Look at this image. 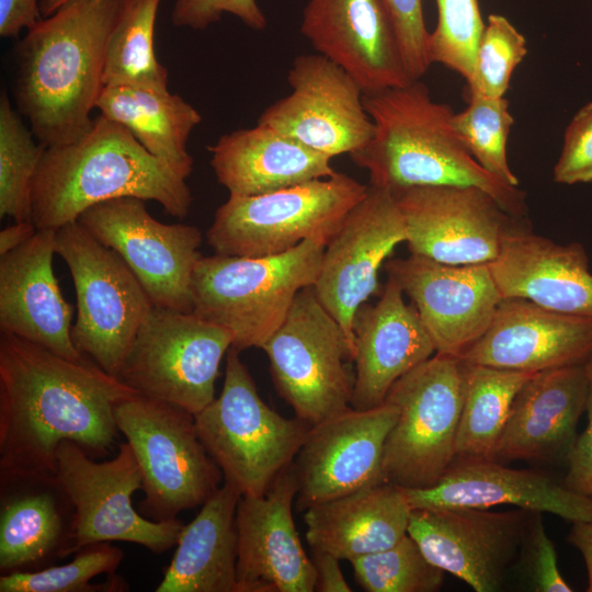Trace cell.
I'll return each mask as SVG.
<instances>
[{
	"label": "cell",
	"instance_id": "obj_37",
	"mask_svg": "<svg viewBox=\"0 0 592 592\" xmlns=\"http://www.w3.org/2000/svg\"><path fill=\"white\" fill-rule=\"evenodd\" d=\"M467 106L454 113L453 128L474 159L489 173L508 184L519 186L509 166L506 144L514 118L509 101L466 92Z\"/></svg>",
	"mask_w": 592,
	"mask_h": 592
},
{
	"label": "cell",
	"instance_id": "obj_32",
	"mask_svg": "<svg viewBox=\"0 0 592 592\" xmlns=\"http://www.w3.org/2000/svg\"><path fill=\"white\" fill-rule=\"evenodd\" d=\"M96 109L130 130L151 155L189 178L193 158L186 146L202 116L183 98L169 90L104 86Z\"/></svg>",
	"mask_w": 592,
	"mask_h": 592
},
{
	"label": "cell",
	"instance_id": "obj_43",
	"mask_svg": "<svg viewBox=\"0 0 592 592\" xmlns=\"http://www.w3.org/2000/svg\"><path fill=\"white\" fill-rule=\"evenodd\" d=\"M553 177L560 184L592 183V102L580 107L568 124Z\"/></svg>",
	"mask_w": 592,
	"mask_h": 592
},
{
	"label": "cell",
	"instance_id": "obj_31",
	"mask_svg": "<svg viewBox=\"0 0 592 592\" xmlns=\"http://www.w3.org/2000/svg\"><path fill=\"white\" fill-rule=\"evenodd\" d=\"M240 497L224 481L183 526L157 592H239L236 512Z\"/></svg>",
	"mask_w": 592,
	"mask_h": 592
},
{
	"label": "cell",
	"instance_id": "obj_50",
	"mask_svg": "<svg viewBox=\"0 0 592 592\" xmlns=\"http://www.w3.org/2000/svg\"><path fill=\"white\" fill-rule=\"evenodd\" d=\"M37 231L31 220L14 221L0 231V255L19 248L31 239Z\"/></svg>",
	"mask_w": 592,
	"mask_h": 592
},
{
	"label": "cell",
	"instance_id": "obj_30",
	"mask_svg": "<svg viewBox=\"0 0 592 592\" xmlns=\"http://www.w3.org/2000/svg\"><path fill=\"white\" fill-rule=\"evenodd\" d=\"M411 510L403 488L382 482L307 508L306 540L312 551L351 561L399 542Z\"/></svg>",
	"mask_w": 592,
	"mask_h": 592
},
{
	"label": "cell",
	"instance_id": "obj_38",
	"mask_svg": "<svg viewBox=\"0 0 592 592\" xmlns=\"http://www.w3.org/2000/svg\"><path fill=\"white\" fill-rule=\"evenodd\" d=\"M123 551L107 542L91 544L76 553L65 565L37 571H19L0 577V592H93L121 591V580L91 584L99 574H112L123 559Z\"/></svg>",
	"mask_w": 592,
	"mask_h": 592
},
{
	"label": "cell",
	"instance_id": "obj_1",
	"mask_svg": "<svg viewBox=\"0 0 592 592\" xmlns=\"http://www.w3.org/2000/svg\"><path fill=\"white\" fill-rule=\"evenodd\" d=\"M137 394L93 361L1 332V485L55 478L64 441L105 453L118 432L115 407Z\"/></svg>",
	"mask_w": 592,
	"mask_h": 592
},
{
	"label": "cell",
	"instance_id": "obj_44",
	"mask_svg": "<svg viewBox=\"0 0 592 592\" xmlns=\"http://www.w3.org/2000/svg\"><path fill=\"white\" fill-rule=\"evenodd\" d=\"M399 39L410 77L419 80L430 66L429 31L425 27L422 0H385Z\"/></svg>",
	"mask_w": 592,
	"mask_h": 592
},
{
	"label": "cell",
	"instance_id": "obj_45",
	"mask_svg": "<svg viewBox=\"0 0 592 592\" xmlns=\"http://www.w3.org/2000/svg\"><path fill=\"white\" fill-rule=\"evenodd\" d=\"M224 13L238 18L248 27L262 31L267 21L255 0H175L171 22L174 26L205 30Z\"/></svg>",
	"mask_w": 592,
	"mask_h": 592
},
{
	"label": "cell",
	"instance_id": "obj_35",
	"mask_svg": "<svg viewBox=\"0 0 592 592\" xmlns=\"http://www.w3.org/2000/svg\"><path fill=\"white\" fill-rule=\"evenodd\" d=\"M161 0H122L109 37L104 86L168 91V70L155 53V24Z\"/></svg>",
	"mask_w": 592,
	"mask_h": 592
},
{
	"label": "cell",
	"instance_id": "obj_34",
	"mask_svg": "<svg viewBox=\"0 0 592 592\" xmlns=\"http://www.w3.org/2000/svg\"><path fill=\"white\" fill-rule=\"evenodd\" d=\"M533 374L465 362L455 458L493 459L512 401Z\"/></svg>",
	"mask_w": 592,
	"mask_h": 592
},
{
	"label": "cell",
	"instance_id": "obj_48",
	"mask_svg": "<svg viewBox=\"0 0 592 592\" xmlns=\"http://www.w3.org/2000/svg\"><path fill=\"white\" fill-rule=\"evenodd\" d=\"M312 562L316 570V587L318 592H350L352 591L340 569V559L335 556L312 551Z\"/></svg>",
	"mask_w": 592,
	"mask_h": 592
},
{
	"label": "cell",
	"instance_id": "obj_42",
	"mask_svg": "<svg viewBox=\"0 0 592 592\" xmlns=\"http://www.w3.org/2000/svg\"><path fill=\"white\" fill-rule=\"evenodd\" d=\"M542 512L532 511L515 568L535 592H571L560 573L554 543L548 537Z\"/></svg>",
	"mask_w": 592,
	"mask_h": 592
},
{
	"label": "cell",
	"instance_id": "obj_27",
	"mask_svg": "<svg viewBox=\"0 0 592 592\" xmlns=\"http://www.w3.org/2000/svg\"><path fill=\"white\" fill-rule=\"evenodd\" d=\"M585 399L583 365L533 374L512 401L493 460L567 464Z\"/></svg>",
	"mask_w": 592,
	"mask_h": 592
},
{
	"label": "cell",
	"instance_id": "obj_9",
	"mask_svg": "<svg viewBox=\"0 0 592 592\" xmlns=\"http://www.w3.org/2000/svg\"><path fill=\"white\" fill-rule=\"evenodd\" d=\"M115 421L141 471L145 517L177 519L220 488L224 475L201 442L190 412L137 394L115 407Z\"/></svg>",
	"mask_w": 592,
	"mask_h": 592
},
{
	"label": "cell",
	"instance_id": "obj_19",
	"mask_svg": "<svg viewBox=\"0 0 592 592\" xmlns=\"http://www.w3.org/2000/svg\"><path fill=\"white\" fill-rule=\"evenodd\" d=\"M384 267L411 299L439 354L462 357L503 298L487 263L452 265L410 253Z\"/></svg>",
	"mask_w": 592,
	"mask_h": 592
},
{
	"label": "cell",
	"instance_id": "obj_49",
	"mask_svg": "<svg viewBox=\"0 0 592 592\" xmlns=\"http://www.w3.org/2000/svg\"><path fill=\"white\" fill-rule=\"evenodd\" d=\"M567 540L583 557L588 574V592H592V520L572 523Z\"/></svg>",
	"mask_w": 592,
	"mask_h": 592
},
{
	"label": "cell",
	"instance_id": "obj_39",
	"mask_svg": "<svg viewBox=\"0 0 592 592\" xmlns=\"http://www.w3.org/2000/svg\"><path fill=\"white\" fill-rule=\"evenodd\" d=\"M350 562L355 580L367 592H435L445 573L424 556L409 534L389 548Z\"/></svg>",
	"mask_w": 592,
	"mask_h": 592
},
{
	"label": "cell",
	"instance_id": "obj_18",
	"mask_svg": "<svg viewBox=\"0 0 592 592\" xmlns=\"http://www.w3.org/2000/svg\"><path fill=\"white\" fill-rule=\"evenodd\" d=\"M406 228L391 191L368 185L327 242L314 285L317 297L342 327L354 354L353 320L378 289V272Z\"/></svg>",
	"mask_w": 592,
	"mask_h": 592
},
{
	"label": "cell",
	"instance_id": "obj_21",
	"mask_svg": "<svg viewBox=\"0 0 592 592\" xmlns=\"http://www.w3.org/2000/svg\"><path fill=\"white\" fill-rule=\"evenodd\" d=\"M298 485L293 464L260 496L237 505L239 592H312L316 570L293 520Z\"/></svg>",
	"mask_w": 592,
	"mask_h": 592
},
{
	"label": "cell",
	"instance_id": "obj_7",
	"mask_svg": "<svg viewBox=\"0 0 592 592\" xmlns=\"http://www.w3.org/2000/svg\"><path fill=\"white\" fill-rule=\"evenodd\" d=\"M367 190L335 172L265 194L229 195L215 212L207 243L216 254L229 257L274 255L306 240L327 244Z\"/></svg>",
	"mask_w": 592,
	"mask_h": 592
},
{
	"label": "cell",
	"instance_id": "obj_22",
	"mask_svg": "<svg viewBox=\"0 0 592 592\" xmlns=\"http://www.w3.org/2000/svg\"><path fill=\"white\" fill-rule=\"evenodd\" d=\"M300 33L364 93L413 81L385 0H308Z\"/></svg>",
	"mask_w": 592,
	"mask_h": 592
},
{
	"label": "cell",
	"instance_id": "obj_36",
	"mask_svg": "<svg viewBox=\"0 0 592 592\" xmlns=\"http://www.w3.org/2000/svg\"><path fill=\"white\" fill-rule=\"evenodd\" d=\"M13 110L7 92L0 98V216L31 220L32 184L46 146ZM32 221V220H31Z\"/></svg>",
	"mask_w": 592,
	"mask_h": 592
},
{
	"label": "cell",
	"instance_id": "obj_16",
	"mask_svg": "<svg viewBox=\"0 0 592 592\" xmlns=\"http://www.w3.org/2000/svg\"><path fill=\"white\" fill-rule=\"evenodd\" d=\"M410 253L452 264L490 263L509 230V214L476 186H412L392 192Z\"/></svg>",
	"mask_w": 592,
	"mask_h": 592
},
{
	"label": "cell",
	"instance_id": "obj_20",
	"mask_svg": "<svg viewBox=\"0 0 592 592\" xmlns=\"http://www.w3.org/2000/svg\"><path fill=\"white\" fill-rule=\"evenodd\" d=\"M397 418L398 408L384 401L365 410L349 407L310 426L293 463L297 509L384 482V445Z\"/></svg>",
	"mask_w": 592,
	"mask_h": 592
},
{
	"label": "cell",
	"instance_id": "obj_3",
	"mask_svg": "<svg viewBox=\"0 0 592 592\" xmlns=\"http://www.w3.org/2000/svg\"><path fill=\"white\" fill-rule=\"evenodd\" d=\"M363 104L374 135L350 156L368 171L369 185L391 192L412 186H476L509 214L525 217V192L474 159L453 128L452 107L434 101L420 79L364 93Z\"/></svg>",
	"mask_w": 592,
	"mask_h": 592
},
{
	"label": "cell",
	"instance_id": "obj_10",
	"mask_svg": "<svg viewBox=\"0 0 592 592\" xmlns=\"http://www.w3.org/2000/svg\"><path fill=\"white\" fill-rule=\"evenodd\" d=\"M55 252L67 264L77 295L76 348L117 376L153 306L150 297L122 257L78 220L55 230Z\"/></svg>",
	"mask_w": 592,
	"mask_h": 592
},
{
	"label": "cell",
	"instance_id": "obj_25",
	"mask_svg": "<svg viewBox=\"0 0 592 592\" xmlns=\"http://www.w3.org/2000/svg\"><path fill=\"white\" fill-rule=\"evenodd\" d=\"M55 230L37 229L0 259V330L72 361L84 358L71 337L73 307L53 270Z\"/></svg>",
	"mask_w": 592,
	"mask_h": 592
},
{
	"label": "cell",
	"instance_id": "obj_24",
	"mask_svg": "<svg viewBox=\"0 0 592 592\" xmlns=\"http://www.w3.org/2000/svg\"><path fill=\"white\" fill-rule=\"evenodd\" d=\"M405 492L411 509H490L510 504L572 523L592 520L591 498L546 471L515 469L493 459L455 458L434 486Z\"/></svg>",
	"mask_w": 592,
	"mask_h": 592
},
{
	"label": "cell",
	"instance_id": "obj_14",
	"mask_svg": "<svg viewBox=\"0 0 592 592\" xmlns=\"http://www.w3.org/2000/svg\"><path fill=\"white\" fill-rule=\"evenodd\" d=\"M78 221L122 257L155 306L193 311V274L203 257L197 227L161 223L132 196L95 204Z\"/></svg>",
	"mask_w": 592,
	"mask_h": 592
},
{
	"label": "cell",
	"instance_id": "obj_29",
	"mask_svg": "<svg viewBox=\"0 0 592 592\" xmlns=\"http://www.w3.org/2000/svg\"><path fill=\"white\" fill-rule=\"evenodd\" d=\"M207 149L217 181L232 196L265 194L337 172L331 156L261 124L224 134Z\"/></svg>",
	"mask_w": 592,
	"mask_h": 592
},
{
	"label": "cell",
	"instance_id": "obj_2",
	"mask_svg": "<svg viewBox=\"0 0 592 592\" xmlns=\"http://www.w3.org/2000/svg\"><path fill=\"white\" fill-rule=\"evenodd\" d=\"M121 1L71 0L18 43L15 103L46 147L77 141L92 128Z\"/></svg>",
	"mask_w": 592,
	"mask_h": 592
},
{
	"label": "cell",
	"instance_id": "obj_12",
	"mask_svg": "<svg viewBox=\"0 0 592 592\" xmlns=\"http://www.w3.org/2000/svg\"><path fill=\"white\" fill-rule=\"evenodd\" d=\"M280 396L310 426L351 407L352 346L314 286L303 288L262 346Z\"/></svg>",
	"mask_w": 592,
	"mask_h": 592
},
{
	"label": "cell",
	"instance_id": "obj_41",
	"mask_svg": "<svg viewBox=\"0 0 592 592\" xmlns=\"http://www.w3.org/2000/svg\"><path fill=\"white\" fill-rule=\"evenodd\" d=\"M527 54L525 37L503 15L490 14L478 43L466 92L502 98Z\"/></svg>",
	"mask_w": 592,
	"mask_h": 592
},
{
	"label": "cell",
	"instance_id": "obj_15",
	"mask_svg": "<svg viewBox=\"0 0 592 592\" xmlns=\"http://www.w3.org/2000/svg\"><path fill=\"white\" fill-rule=\"evenodd\" d=\"M291 93L266 107L257 124L331 156L361 150L374 135L363 89L320 54L297 56L287 73Z\"/></svg>",
	"mask_w": 592,
	"mask_h": 592
},
{
	"label": "cell",
	"instance_id": "obj_6",
	"mask_svg": "<svg viewBox=\"0 0 592 592\" xmlns=\"http://www.w3.org/2000/svg\"><path fill=\"white\" fill-rule=\"evenodd\" d=\"M239 353L229 349L223 389L194 420L224 481L241 496H260L294 463L310 425L284 418L261 399Z\"/></svg>",
	"mask_w": 592,
	"mask_h": 592
},
{
	"label": "cell",
	"instance_id": "obj_8",
	"mask_svg": "<svg viewBox=\"0 0 592 592\" xmlns=\"http://www.w3.org/2000/svg\"><path fill=\"white\" fill-rule=\"evenodd\" d=\"M465 362L435 353L400 377L384 401L398 408L383 452L384 482L403 489L434 486L456 455Z\"/></svg>",
	"mask_w": 592,
	"mask_h": 592
},
{
	"label": "cell",
	"instance_id": "obj_51",
	"mask_svg": "<svg viewBox=\"0 0 592 592\" xmlns=\"http://www.w3.org/2000/svg\"><path fill=\"white\" fill-rule=\"evenodd\" d=\"M69 1L71 0H41V13L43 16H49Z\"/></svg>",
	"mask_w": 592,
	"mask_h": 592
},
{
	"label": "cell",
	"instance_id": "obj_28",
	"mask_svg": "<svg viewBox=\"0 0 592 592\" xmlns=\"http://www.w3.org/2000/svg\"><path fill=\"white\" fill-rule=\"evenodd\" d=\"M521 218L489 264L502 297H517L566 315L592 318V273L580 242L557 243Z\"/></svg>",
	"mask_w": 592,
	"mask_h": 592
},
{
	"label": "cell",
	"instance_id": "obj_47",
	"mask_svg": "<svg viewBox=\"0 0 592 592\" xmlns=\"http://www.w3.org/2000/svg\"><path fill=\"white\" fill-rule=\"evenodd\" d=\"M39 0H0V35L15 37L41 20Z\"/></svg>",
	"mask_w": 592,
	"mask_h": 592
},
{
	"label": "cell",
	"instance_id": "obj_5",
	"mask_svg": "<svg viewBox=\"0 0 592 592\" xmlns=\"http://www.w3.org/2000/svg\"><path fill=\"white\" fill-rule=\"evenodd\" d=\"M326 243L306 240L263 257H202L192 281L193 311L234 334L241 352L265 344L305 287L314 286Z\"/></svg>",
	"mask_w": 592,
	"mask_h": 592
},
{
	"label": "cell",
	"instance_id": "obj_40",
	"mask_svg": "<svg viewBox=\"0 0 592 592\" xmlns=\"http://www.w3.org/2000/svg\"><path fill=\"white\" fill-rule=\"evenodd\" d=\"M436 26L428 39L430 62L441 64L468 81L486 26L478 1L436 0Z\"/></svg>",
	"mask_w": 592,
	"mask_h": 592
},
{
	"label": "cell",
	"instance_id": "obj_33",
	"mask_svg": "<svg viewBox=\"0 0 592 592\" xmlns=\"http://www.w3.org/2000/svg\"><path fill=\"white\" fill-rule=\"evenodd\" d=\"M26 489L5 497L0 515V571H31L61 558L69 525L57 499L55 478L25 480Z\"/></svg>",
	"mask_w": 592,
	"mask_h": 592
},
{
	"label": "cell",
	"instance_id": "obj_4",
	"mask_svg": "<svg viewBox=\"0 0 592 592\" xmlns=\"http://www.w3.org/2000/svg\"><path fill=\"white\" fill-rule=\"evenodd\" d=\"M186 179L126 127L99 115L77 141L46 147L32 184L31 220L56 230L95 204L125 196L156 201L182 219L192 205Z\"/></svg>",
	"mask_w": 592,
	"mask_h": 592
},
{
	"label": "cell",
	"instance_id": "obj_23",
	"mask_svg": "<svg viewBox=\"0 0 592 592\" xmlns=\"http://www.w3.org/2000/svg\"><path fill=\"white\" fill-rule=\"evenodd\" d=\"M592 356V318L566 315L517 297L501 299L465 362L525 373L583 365Z\"/></svg>",
	"mask_w": 592,
	"mask_h": 592
},
{
	"label": "cell",
	"instance_id": "obj_17",
	"mask_svg": "<svg viewBox=\"0 0 592 592\" xmlns=\"http://www.w3.org/2000/svg\"><path fill=\"white\" fill-rule=\"evenodd\" d=\"M531 512L417 508L411 510L408 534L443 571L476 592H498L515 569Z\"/></svg>",
	"mask_w": 592,
	"mask_h": 592
},
{
	"label": "cell",
	"instance_id": "obj_13",
	"mask_svg": "<svg viewBox=\"0 0 592 592\" xmlns=\"http://www.w3.org/2000/svg\"><path fill=\"white\" fill-rule=\"evenodd\" d=\"M234 334L194 312L152 306L117 377L139 395L195 415L215 399Z\"/></svg>",
	"mask_w": 592,
	"mask_h": 592
},
{
	"label": "cell",
	"instance_id": "obj_26",
	"mask_svg": "<svg viewBox=\"0 0 592 592\" xmlns=\"http://www.w3.org/2000/svg\"><path fill=\"white\" fill-rule=\"evenodd\" d=\"M390 277L374 305L363 304L353 320L354 386L351 407L384 402L391 386L433 356L435 348L418 310Z\"/></svg>",
	"mask_w": 592,
	"mask_h": 592
},
{
	"label": "cell",
	"instance_id": "obj_46",
	"mask_svg": "<svg viewBox=\"0 0 592 592\" xmlns=\"http://www.w3.org/2000/svg\"><path fill=\"white\" fill-rule=\"evenodd\" d=\"M587 382L585 410L588 422L578 434L567 462L563 483L571 490L592 499V356L583 364Z\"/></svg>",
	"mask_w": 592,
	"mask_h": 592
},
{
	"label": "cell",
	"instance_id": "obj_11",
	"mask_svg": "<svg viewBox=\"0 0 592 592\" xmlns=\"http://www.w3.org/2000/svg\"><path fill=\"white\" fill-rule=\"evenodd\" d=\"M56 482L73 509L61 558L96 543L127 542L163 554L177 545L184 524L179 519L153 521L132 504L143 476L130 445L117 455L94 462L77 443L64 441L57 453Z\"/></svg>",
	"mask_w": 592,
	"mask_h": 592
}]
</instances>
